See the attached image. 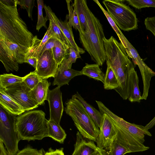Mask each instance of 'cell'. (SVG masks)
<instances>
[{
	"label": "cell",
	"instance_id": "45",
	"mask_svg": "<svg viewBox=\"0 0 155 155\" xmlns=\"http://www.w3.org/2000/svg\"><path fill=\"white\" fill-rule=\"evenodd\" d=\"M155 125V116L153 119L145 127L148 130L151 128Z\"/></svg>",
	"mask_w": 155,
	"mask_h": 155
},
{
	"label": "cell",
	"instance_id": "3",
	"mask_svg": "<svg viewBox=\"0 0 155 155\" xmlns=\"http://www.w3.org/2000/svg\"><path fill=\"white\" fill-rule=\"evenodd\" d=\"M101 114H105L112 122L119 142L132 153L146 151L149 147L143 144L145 135L151 136L145 126L128 122L112 112L101 101H96Z\"/></svg>",
	"mask_w": 155,
	"mask_h": 155
},
{
	"label": "cell",
	"instance_id": "18",
	"mask_svg": "<svg viewBox=\"0 0 155 155\" xmlns=\"http://www.w3.org/2000/svg\"><path fill=\"white\" fill-rule=\"evenodd\" d=\"M51 84L46 79L42 80L30 91L31 98L38 106L43 104L45 101L47 100Z\"/></svg>",
	"mask_w": 155,
	"mask_h": 155
},
{
	"label": "cell",
	"instance_id": "46",
	"mask_svg": "<svg viewBox=\"0 0 155 155\" xmlns=\"http://www.w3.org/2000/svg\"><path fill=\"white\" fill-rule=\"evenodd\" d=\"M45 153H44V155H45Z\"/></svg>",
	"mask_w": 155,
	"mask_h": 155
},
{
	"label": "cell",
	"instance_id": "33",
	"mask_svg": "<svg viewBox=\"0 0 155 155\" xmlns=\"http://www.w3.org/2000/svg\"><path fill=\"white\" fill-rule=\"evenodd\" d=\"M41 80L34 71L24 77L23 82L32 90Z\"/></svg>",
	"mask_w": 155,
	"mask_h": 155
},
{
	"label": "cell",
	"instance_id": "15",
	"mask_svg": "<svg viewBox=\"0 0 155 155\" xmlns=\"http://www.w3.org/2000/svg\"><path fill=\"white\" fill-rule=\"evenodd\" d=\"M74 147L71 155H92L97 147L94 141L84 137L78 131Z\"/></svg>",
	"mask_w": 155,
	"mask_h": 155
},
{
	"label": "cell",
	"instance_id": "32",
	"mask_svg": "<svg viewBox=\"0 0 155 155\" xmlns=\"http://www.w3.org/2000/svg\"><path fill=\"white\" fill-rule=\"evenodd\" d=\"M80 54V53L74 48L70 46L68 57L64 59L60 64L68 68H71L72 64L76 62L77 58H81Z\"/></svg>",
	"mask_w": 155,
	"mask_h": 155
},
{
	"label": "cell",
	"instance_id": "34",
	"mask_svg": "<svg viewBox=\"0 0 155 155\" xmlns=\"http://www.w3.org/2000/svg\"><path fill=\"white\" fill-rule=\"evenodd\" d=\"M38 9V21L36 25V29L39 31L43 27L47 28L46 25V20L44 17L43 14V8L44 7V1L42 0H37Z\"/></svg>",
	"mask_w": 155,
	"mask_h": 155
},
{
	"label": "cell",
	"instance_id": "38",
	"mask_svg": "<svg viewBox=\"0 0 155 155\" xmlns=\"http://www.w3.org/2000/svg\"><path fill=\"white\" fill-rule=\"evenodd\" d=\"M45 152L44 150H39L34 149L29 146L19 150L15 155H44Z\"/></svg>",
	"mask_w": 155,
	"mask_h": 155
},
{
	"label": "cell",
	"instance_id": "23",
	"mask_svg": "<svg viewBox=\"0 0 155 155\" xmlns=\"http://www.w3.org/2000/svg\"><path fill=\"white\" fill-rule=\"evenodd\" d=\"M139 78L137 71L134 69L130 76V93L129 101L131 102L140 103L141 97L139 86Z\"/></svg>",
	"mask_w": 155,
	"mask_h": 155
},
{
	"label": "cell",
	"instance_id": "28",
	"mask_svg": "<svg viewBox=\"0 0 155 155\" xmlns=\"http://www.w3.org/2000/svg\"><path fill=\"white\" fill-rule=\"evenodd\" d=\"M107 68L105 74L104 88L106 90L117 89L119 87L116 77L109 64L106 63Z\"/></svg>",
	"mask_w": 155,
	"mask_h": 155
},
{
	"label": "cell",
	"instance_id": "12",
	"mask_svg": "<svg viewBox=\"0 0 155 155\" xmlns=\"http://www.w3.org/2000/svg\"><path fill=\"white\" fill-rule=\"evenodd\" d=\"M59 66L54 58L52 49L46 50L39 55L35 71L41 79H47L54 78Z\"/></svg>",
	"mask_w": 155,
	"mask_h": 155
},
{
	"label": "cell",
	"instance_id": "24",
	"mask_svg": "<svg viewBox=\"0 0 155 155\" xmlns=\"http://www.w3.org/2000/svg\"><path fill=\"white\" fill-rule=\"evenodd\" d=\"M72 5L76 12L82 30H87L86 9L87 6L85 0H74Z\"/></svg>",
	"mask_w": 155,
	"mask_h": 155
},
{
	"label": "cell",
	"instance_id": "7",
	"mask_svg": "<svg viewBox=\"0 0 155 155\" xmlns=\"http://www.w3.org/2000/svg\"><path fill=\"white\" fill-rule=\"evenodd\" d=\"M124 0H104L102 3L116 25L124 31L135 30L138 28L136 14Z\"/></svg>",
	"mask_w": 155,
	"mask_h": 155
},
{
	"label": "cell",
	"instance_id": "9",
	"mask_svg": "<svg viewBox=\"0 0 155 155\" xmlns=\"http://www.w3.org/2000/svg\"><path fill=\"white\" fill-rule=\"evenodd\" d=\"M16 117L0 105V140L5 145L8 155H15L19 151L18 144L20 140L15 128Z\"/></svg>",
	"mask_w": 155,
	"mask_h": 155
},
{
	"label": "cell",
	"instance_id": "31",
	"mask_svg": "<svg viewBox=\"0 0 155 155\" xmlns=\"http://www.w3.org/2000/svg\"><path fill=\"white\" fill-rule=\"evenodd\" d=\"M23 77L11 74H4L0 76V88L3 89L16 83L23 81Z\"/></svg>",
	"mask_w": 155,
	"mask_h": 155
},
{
	"label": "cell",
	"instance_id": "5",
	"mask_svg": "<svg viewBox=\"0 0 155 155\" xmlns=\"http://www.w3.org/2000/svg\"><path fill=\"white\" fill-rule=\"evenodd\" d=\"M41 110L28 111L16 116V131L21 140H41L48 137L47 120Z\"/></svg>",
	"mask_w": 155,
	"mask_h": 155
},
{
	"label": "cell",
	"instance_id": "20",
	"mask_svg": "<svg viewBox=\"0 0 155 155\" xmlns=\"http://www.w3.org/2000/svg\"><path fill=\"white\" fill-rule=\"evenodd\" d=\"M0 104L10 113L15 116L21 115L25 111L3 89L0 88Z\"/></svg>",
	"mask_w": 155,
	"mask_h": 155
},
{
	"label": "cell",
	"instance_id": "37",
	"mask_svg": "<svg viewBox=\"0 0 155 155\" xmlns=\"http://www.w3.org/2000/svg\"><path fill=\"white\" fill-rule=\"evenodd\" d=\"M35 0H18V4L21 8L26 9L28 17L32 20V12L34 6Z\"/></svg>",
	"mask_w": 155,
	"mask_h": 155
},
{
	"label": "cell",
	"instance_id": "30",
	"mask_svg": "<svg viewBox=\"0 0 155 155\" xmlns=\"http://www.w3.org/2000/svg\"><path fill=\"white\" fill-rule=\"evenodd\" d=\"M66 1L68 11V14L67 15L68 18V22L71 27H73L79 32L82 29L76 12L72 5V3H71L72 1L70 0H67Z\"/></svg>",
	"mask_w": 155,
	"mask_h": 155
},
{
	"label": "cell",
	"instance_id": "44",
	"mask_svg": "<svg viewBox=\"0 0 155 155\" xmlns=\"http://www.w3.org/2000/svg\"><path fill=\"white\" fill-rule=\"evenodd\" d=\"M3 143L0 140V155H8L7 150L5 148Z\"/></svg>",
	"mask_w": 155,
	"mask_h": 155
},
{
	"label": "cell",
	"instance_id": "41",
	"mask_svg": "<svg viewBox=\"0 0 155 155\" xmlns=\"http://www.w3.org/2000/svg\"><path fill=\"white\" fill-rule=\"evenodd\" d=\"M45 155H64L63 149H56L55 150H53L51 148L49 149V151L45 153Z\"/></svg>",
	"mask_w": 155,
	"mask_h": 155
},
{
	"label": "cell",
	"instance_id": "43",
	"mask_svg": "<svg viewBox=\"0 0 155 155\" xmlns=\"http://www.w3.org/2000/svg\"><path fill=\"white\" fill-rule=\"evenodd\" d=\"M92 155H107V154L105 149H101L97 147L96 150Z\"/></svg>",
	"mask_w": 155,
	"mask_h": 155
},
{
	"label": "cell",
	"instance_id": "26",
	"mask_svg": "<svg viewBox=\"0 0 155 155\" xmlns=\"http://www.w3.org/2000/svg\"><path fill=\"white\" fill-rule=\"evenodd\" d=\"M82 74L104 83L105 74L101 71L99 66L97 64H89L85 65L81 70Z\"/></svg>",
	"mask_w": 155,
	"mask_h": 155
},
{
	"label": "cell",
	"instance_id": "27",
	"mask_svg": "<svg viewBox=\"0 0 155 155\" xmlns=\"http://www.w3.org/2000/svg\"><path fill=\"white\" fill-rule=\"evenodd\" d=\"M69 47L62 44L59 40L57 41L56 46L52 49L54 58L60 65L69 55Z\"/></svg>",
	"mask_w": 155,
	"mask_h": 155
},
{
	"label": "cell",
	"instance_id": "4",
	"mask_svg": "<svg viewBox=\"0 0 155 155\" xmlns=\"http://www.w3.org/2000/svg\"><path fill=\"white\" fill-rule=\"evenodd\" d=\"M86 18L87 30H81L79 32V39L92 60L99 66H102L107 59L103 41L105 37L102 25L88 6Z\"/></svg>",
	"mask_w": 155,
	"mask_h": 155
},
{
	"label": "cell",
	"instance_id": "17",
	"mask_svg": "<svg viewBox=\"0 0 155 155\" xmlns=\"http://www.w3.org/2000/svg\"><path fill=\"white\" fill-rule=\"evenodd\" d=\"M51 38H55L51 24L49 21L48 28L42 40L38 39L37 35L35 36L32 45L30 48L29 53L26 55V59L28 58L32 57L38 58L41 51L45 44Z\"/></svg>",
	"mask_w": 155,
	"mask_h": 155
},
{
	"label": "cell",
	"instance_id": "40",
	"mask_svg": "<svg viewBox=\"0 0 155 155\" xmlns=\"http://www.w3.org/2000/svg\"><path fill=\"white\" fill-rule=\"evenodd\" d=\"M57 40L55 38L49 39L46 42L42 48L40 55L42 54L46 51L52 49L53 48L55 47L56 45Z\"/></svg>",
	"mask_w": 155,
	"mask_h": 155
},
{
	"label": "cell",
	"instance_id": "36",
	"mask_svg": "<svg viewBox=\"0 0 155 155\" xmlns=\"http://www.w3.org/2000/svg\"><path fill=\"white\" fill-rule=\"evenodd\" d=\"M125 1L129 5L137 9L149 7H155V0H127Z\"/></svg>",
	"mask_w": 155,
	"mask_h": 155
},
{
	"label": "cell",
	"instance_id": "11",
	"mask_svg": "<svg viewBox=\"0 0 155 155\" xmlns=\"http://www.w3.org/2000/svg\"><path fill=\"white\" fill-rule=\"evenodd\" d=\"M3 90L25 111H29L38 106L31 97V90L23 81L11 85Z\"/></svg>",
	"mask_w": 155,
	"mask_h": 155
},
{
	"label": "cell",
	"instance_id": "14",
	"mask_svg": "<svg viewBox=\"0 0 155 155\" xmlns=\"http://www.w3.org/2000/svg\"><path fill=\"white\" fill-rule=\"evenodd\" d=\"M103 120L96 143L97 147L106 149L111 144L116 135L114 125L105 114H102Z\"/></svg>",
	"mask_w": 155,
	"mask_h": 155
},
{
	"label": "cell",
	"instance_id": "29",
	"mask_svg": "<svg viewBox=\"0 0 155 155\" xmlns=\"http://www.w3.org/2000/svg\"><path fill=\"white\" fill-rule=\"evenodd\" d=\"M106 149L108 150L107 151V155H124L132 153L129 149L119 142L116 136L110 145Z\"/></svg>",
	"mask_w": 155,
	"mask_h": 155
},
{
	"label": "cell",
	"instance_id": "21",
	"mask_svg": "<svg viewBox=\"0 0 155 155\" xmlns=\"http://www.w3.org/2000/svg\"><path fill=\"white\" fill-rule=\"evenodd\" d=\"M44 8L46 15L45 19L47 21L49 20V21L51 22L55 38L68 46H71L68 39L63 34L57 24L53 15V12L51 8L49 6L45 5Z\"/></svg>",
	"mask_w": 155,
	"mask_h": 155
},
{
	"label": "cell",
	"instance_id": "42",
	"mask_svg": "<svg viewBox=\"0 0 155 155\" xmlns=\"http://www.w3.org/2000/svg\"><path fill=\"white\" fill-rule=\"evenodd\" d=\"M38 61V58H30L26 59V63L29 64L35 69L37 67Z\"/></svg>",
	"mask_w": 155,
	"mask_h": 155
},
{
	"label": "cell",
	"instance_id": "8",
	"mask_svg": "<svg viewBox=\"0 0 155 155\" xmlns=\"http://www.w3.org/2000/svg\"><path fill=\"white\" fill-rule=\"evenodd\" d=\"M30 48L0 38V61L6 71H18V64L26 63Z\"/></svg>",
	"mask_w": 155,
	"mask_h": 155
},
{
	"label": "cell",
	"instance_id": "39",
	"mask_svg": "<svg viewBox=\"0 0 155 155\" xmlns=\"http://www.w3.org/2000/svg\"><path fill=\"white\" fill-rule=\"evenodd\" d=\"M144 23L146 29L150 31L155 37V16L146 18Z\"/></svg>",
	"mask_w": 155,
	"mask_h": 155
},
{
	"label": "cell",
	"instance_id": "1",
	"mask_svg": "<svg viewBox=\"0 0 155 155\" xmlns=\"http://www.w3.org/2000/svg\"><path fill=\"white\" fill-rule=\"evenodd\" d=\"M18 0H0V38L31 48L35 36L18 13Z\"/></svg>",
	"mask_w": 155,
	"mask_h": 155
},
{
	"label": "cell",
	"instance_id": "6",
	"mask_svg": "<svg viewBox=\"0 0 155 155\" xmlns=\"http://www.w3.org/2000/svg\"><path fill=\"white\" fill-rule=\"evenodd\" d=\"M64 110L71 118L81 134L84 137L96 142L99 128L75 94L66 103Z\"/></svg>",
	"mask_w": 155,
	"mask_h": 155
},
{
	"label": "cell",
	"instance_id": "35",
	"mask_svg": "<svg viewBox=\"0 0 155 155\" xmlns=\"http://www.w3.org/2000/svg\"><path fill=\"white\" fill-rule=\"evenodd\" d=\"M93 1L98 5L104 13L111 27L118 36L120 42L123 45L124 44V41L120 33L121 31L109 15L107 12L102 7L99 1L97 0H94Z\"/></svg>",
	"mask_w": 155,
	"mask_h": 155
},
{
	"label": "cell",
	"instance_id": "19",
	"mask_svg": "<svg viewBox=\"0 0 155 155\" xmlns=\"http://www.w3.org/2000/svg\"><path fill=\"white\" fill-rule=\"evenodd\" d=\"M53 15L57 24L63 34L68 39L71 46L74 48L80 54L84 53L85 52V51L83 49L78 46L75 42L72 27L69 25L68 22L67 15H66V19L64 21L59 19L54 12H53Z\"/></svg>",
	"mask_w": 155,
	"mask_h": 155
},
{
	"label": "cell",
	"instance_id": "25",
	"mask_svg": "<svg viewBox=\"0 0 155 155\" xmlns=\"http://www.w3.org/2000/svg\"><path fill=\"white\" fill-rule=\"evenodd\" d=\"M77 98L81 103L86 110L96 125L100 128L103 120V115L100 111L87 103L81 95L77 92L74 94Z\"/></svg>",
	"mask_w": 155,
	"mask_h": 155
},
{
	"label": "cell",
	"instance_id": "13",
	"mask_svg": "<svg viewBox=\"0 0 155 155\" xmlns=\"http://www.w3.org/2000/svg\"><path fill=\"white\" fill-rule=\"evenodd\" d=\"M60 88L57 86L53 89L49 90L47 98L49 106V120L59 124L64 110L62 93Z\"/></svg>",
	"mask_w": 155,
	"mask_h": 155
},
{
	"label": "cell",
	"instance_id": "16",
	"mask_svg": "<svg viewBox=\"0 0 155 155\" xmlns=\"http://www.w3.org/2000/svg\"><path fill=\"white\" fill-rule=\"evenodd\" d=\"M82 75L81 71L68 69L60 64L54 78L52 85L60 87L68 84L74 77Z\"/></svg>",
	"mask_w": 155,
	"mask_h": 155
},
{
	"label": "cell",
	"instance_id": "2",
	"mask_svg": "<svg viewBox=\"0 0 155 155\" xmlns=\"http://www.w3.org/2000/svg\"><path fill=\"white\" fill-rule=\"evenodd\" d=\"M106 63L111 67L117 80L119 87L115 91L123 100L128 99L130 93V76L134 69L125 47L113 36L103 39Z\"/></svg>",
	"mask_w": 155,
	"mask_h": 155
},
{
	"label": "cell",
	"instance_id": "22",
	"mask_svg": "<svg viewBox=\"0 0 155 155\" xmlns=\"http://www.w3.org/2000/svg\"><path fill=\"white\" fill-rule=\"evenodd\" d=\"M47 126L48 137L61 143H63L67 135L60 124L49 120H47Z\"/></svg>",
	"mask_w": 155,
	"mask_h": 155
},
{
	"label": "cell",
	"instance_id": "10",
	"mask_svg": "<svg viewBox=\"0 0 155 155\" xmlns=\"http://www.w3.org/2000/svg\"><path fill=\"white\" fill-rule=\"evenodd\" d=\"M120 34L124 41L125 47L128 56L131 58L135 65L138 66L142 76L143 84V94L140 100H146L148 95L151 78L155 76V72L144 62L136 50L129 42L121 31Z\"/></svg>",
	"mask_w": 155,
	"mask_h": 155
}]
</instances>
